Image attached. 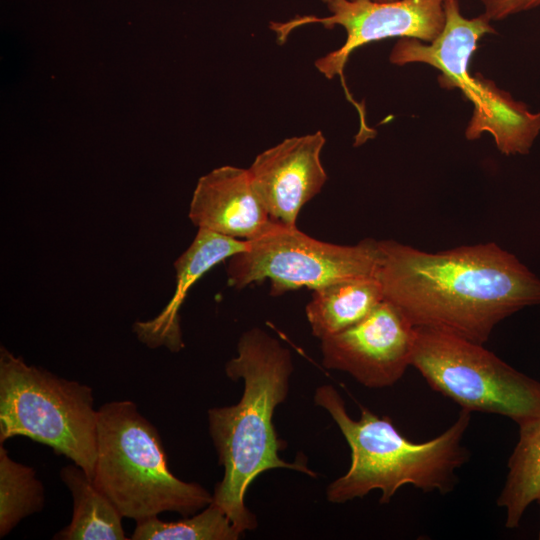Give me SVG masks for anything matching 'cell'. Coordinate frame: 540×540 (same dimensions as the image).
I'll return each instance as SVG.
<instances>
[{
	"mask_svg": "<svg viewBox=\"0 0 540 540\" xmlns=\"http://www.w3.org/2000/svg\"><path fill=\"white\" fill-rule=\"evenodd\" d=\"M379 242L377 277L385 299L415 327L483 344L500 321L540 304V279L495 243L429 253Z\"/></svg>",
	"mask_w": 540,
	"mask_h": 540,
	"instance_id": "cell-1",
	"label": "cell"
},
{
	"mask_svg": "<svg viewBox=\"0 0 540 540\" xmlns=\"http://www.w3.org/2000/svg\"><path fill=\"white\" fill-rule=\"evenodd\" d=\"M237 351L225 371L230 379L244 380L242 397L235 405L209 409L208 420L219 464L224 467L212 502L242 533L257 526L244 499L259 474L273 468L315 474L304 464L286 462L278 454L283 444L272 418L275 408L288 394L293 371L289 350L260 328H252L240 337Z\"/></svg>",
	"mask_w": 540,
	"mask_h": 540,
	"instance_id": "cell-2",
	"label": "cell"
},
{
	"mask_svg": "<svg viewBox=\"0 0 540 540\" xmlns=\"http://www.w3.org/2000/svg\"><path fill=\"white\" fill-rule=\"evenodd\" d=\"M315 403L328 411L351 450L348 471L327 488V499L345 503L381 491V504L391 501L406 484L424 492L448 493L455 487L456 470L469 459L462 445L471 412L461 409L456 421L437 437L421 443L405 438L389 417H379L361 407L359 420L352 419L343 399L331 385H322Z\"/></svg>",
	"mask_w": 540,
	"mask_h": 540,
	"instance_id": "cell-3",
	"label": "cell"
},
{
	"mask_svg": "<svg viewBox=\"0 0 540 540\" xmlns=\"http://www.w3.org/2000/svg\"><path fill=\"white\" fill-rule=\"evenodd\" d=\"M93 481L123 517L136 522L165 511L186 517L213 501L204 487L169 470L158 430L130 400L98 409Z\"/></svg>",
	"mask_w": 540,
	"mask_h": 540,
	"instance_id": "cell-4",
	"label": "cell"
},
{
	"mask_svg": "<svg viewBox=\"0 0 540 540\" xmlns=\"http://www.w3.org/2000/svg\"><path fill=\"white\" fill-rule=\"evenodd\" d=\"M98 410L92 388L28 365L0 349V444L26 436L52 448L93 479Z\"/></svg>",
	"mask_w": 540,
	"mask_h": 540,
	"instance_id": "cell-5",
	"label": "cell"
},
{
	"mask_svg": "<svg viewBox=\"0 0 540 540\" xmlns=\"http://www.w3.org/2000/svg\"><path fill=\"white\" fill-rule=\"evenodd\" d=\"M411 366L428 385L470 412L498 414L518 427L540 419V382L483 344L430 327H415Z\"/></svg>",
	"mask_w": 540,
	"mask_h": 540,
	"instance_id": "cell-6",
	"label": "cell"
},
{
	"mask_svg": "<svg viewBox=\"0 0 540 540\" xmlns=\"http://www.w3.org/2000/svg\"><path fill=\"white\" fill-rule=\"evenodd\" d=\"M249 242L247 250L229 259L228 284L242 289L269 279L271 294L356 277L377 276L380 242L366 238L356 245L319 241L296 226L271 223Z\"/></svg>",
	"mask_w": 540,
	"mask_h": 540,
	"instance_id": "cell-7",
	"label": "cell"
},
{
	"mask_svg": "<svg viewBox=\"0 0 540 540\" xmlns=\"http://www.w3.org/2000/svg\"><path fill=\"white\" fill-rule=\"evenodd\" d=\"M444 0H332L327 6L330 15H306L287 22H271L279 43H284L291 32L304 25L321 24L325 28L341 26L346 40L338 49L315 61L317 70L328 79L343 76V71L354 50L387 38H413L433 41L445 23Z\"/></svg>",
	"mask_w": 540,
	"mask_h": 540,
	"instance_id": "cell-8",
	"label": "cell"
},
{
	"mask_svg": "<svg viewBox=\"0 0 540 540\" xmlns=\"http://www.w3.org/2000/svg\"><path fill=\"white\" fill-rule=\"evenodd\" d=\"M415 336V326L385 299L362 321L321 339L322 362L366 387L392 386L411 366Z\"/></svg>",
	"mask_w": 540,
	"mask_h": 540,
	"instance_id": "cell-9",
	"label": "cell"
},
{
	"mask_svg": "<svg viewBox=\"0 0 540 540\" xmlns=\"http://www.w3.org/2000/svg\"><path fill=\"white\" fill-rule=\"evenodd\" d=\"M321 131L286 138L256 156L248 168L253 187L273 222L296 226L302 207L327 181Z\"/></svg>",
	"mask_w": 540,
	"mask_h": 540,
	"instance_id": "cell-10",
	"label": "cell"
},
{
	"mask_svg": "<svg viewBox=\"0 0 540 540\" xmlns=\"http://www.w3.org/2000/svg\"><path fill=\"white\" fill-rule=\"evenodd\" d=\"M443 5L445 23L441 33L431 42L400 38L390 51L389 61L397 66L421 63L437 69L439 85L460 90L472 103L473 111H478L484 106L488 82L481 74L471 75L469 65L479 41L496 31L484 14L463 16L458 0H444Z\"/></svg>",
	"mask_w": 540,
	"mask_h": 540,
	"instance_id": "cell-11",
	"label": "cell"
},
{
	"mask_svg": "<svg viewBox=\"0 0 540 540\" xmlns=\"http://www.w3.org/2000/svg\"><path fill=\"white\" fill-rule=\"evenodd\" d=\"M188 216L198 229L246 241L256 238L272 221L248 169L230 165L198 180Z\"/></svg>",
	"mask_w": 540,
	"mask_h": 540,
	"instance_id": "cell-12",
	"label": "cell"
},
{
	"mask_svg": "<svg viewBox=\"0 0 540 540\" xmlns=\"http://www.w3.org/2000/svg\"><path fill=\"white\" fill-rule=\"evenodd\" d=\"M249 242L207 229H198L190 246L175 261L176 288L165 308L153 319L136 321L133 332L149 348L166 347L177 352L183 347L180 308L191 286L218 263L247 250Z\"/></svg>",
	"mask_w": 540,
	"mask_h": 540,
	"instance_id": "cell-13",
	"label": "cell"
},
{
	"mask_svg": "<svg viewBox=\"0 0 540 540\" xmlns=\"http://www.w3.org/2000/svg\"><path fill=\"white\" fill-rule=\"evenodd\" d=\"M313 291L306 316L313 335L320 340L362 321L385 300L377 276L339 280Z\"/></svg>",
	"mask_w": 540,
	"mask_h": 540,
	"instance_id": "cell-14",
	"label": "cell"
},
{
	"mask_svg": "<svg viewBox=\"0 0 540 540\" xmlns=\"http://www.w3.org/2000/svg\"><path fill=\"white\" fill-rule=\"evenodd\" d=\"M60 478L72 494L73 515L71 522L53 539H128L122 526L123 516L81 467L75 463L63 467Z\"/></svg>",
	"mask_w": 540,
	"mask_h": 540,
	"instance_id": "cell-15",
	"label": "cell"
},
{
	"mask_svg": "<svg viewBox=\"0 0 540 540\" xmlns=\"http://www.w3.org/2000/svg\"><path fill=\"white\" fill-rule=\"evenodd\" d=\"M508 474L497 499L506 510V528L519 526L528 506L540 496V419L519 427L508 460Z\"/></svg>",
	"mask_w": 540,
	"mask_h": 540,
	"instance_id": "cell-16",
	"label": "cell"
},
{
	"mask_svg": "<svg viewBox=\"0 0 540 540\" xmlns=\"http://www.w3.org/2000/svg\"><path fill=\"white\" fill-rule=\"evenodd\" d=\"M45 490L33 468L16 462L0 445V537L9 534L24 518L41 512Z\"/></svg>",
	"mask_w": 540,
	"mask_h": 540,
	"instance_id": "cell-17",
	"label": "cell"
},
{
	"mask_svg": "<svg viewBox=\"0 0 540 540\" xmlns=\"http://www.w3.org/2000/svg\"><path fill=\"white\" fill-rule=\"evenodd\" d=\"M241 532L215 503L200 513L175 522L157 516L138 521L133 540H236Z\"/></svg>",
	"mask_w": 540,
	"mask_h": 540,
	"instance_id": "cell-18",
	"label": "cell"
},
{
	"mask_svg": "<svg viewBox=\"0 0 540 540\" xmlns=\"http://www.w3.org/2000/svg\"><path fill=\"white\" fill-rule=\"evenodd\" d=\"M483 14L490 21H499L540 6V0H480Z\"/></svg>",
	"mask_w": 540,
	"mask_h": 540,
	"instance_id": "cell-19",
	"label": "cell"
},
{
	"mask_svg": "<svg viewBox=\"0 0 540 540\" xmlns=\"http://www.w3.org/2000/svg\"><path fill=\"white\" fill-rule=\"evenodd\" d=\"M373 1H377V2H391V1H396V0H373Z\"/></svg>",
	"mask_w": 540,
	"mask_h": 540,
	"instance_id": "cell-20",
	"label": "cell"
},
{
	"mask_svg": "<svg viewBox=\"0 0 540 540\" xmlns=\"http://www.w3.org/2000/svg\"><path fill=\"white\" fill-rule=\"evenodd\" d=\"M323 3H325L326 5H328L332 0H321Z\"/></svg>",
	"mask_w": 540,
	"mask_h": 540,
	"instance_id": "cell-21",
	"label": "cell"
},
{
	"mask_svg": "<svg viewBox=\"0 0 540 540\" xmlns=\"http://www.w3.org/2000/svg\"><path fill=\"white\" fill-rule=\"evenodd\" d=\"M536 501H537V502L539 503V506H540V496H539V497L537 498V500H536ZM538 538L540 539V532H539V536H538Z\"/></svg>",
	"mask_w": 540,
	"mask_h": 540,
	"instance_id": "cell-22",
	"label": "cell"
}]
</instances>
